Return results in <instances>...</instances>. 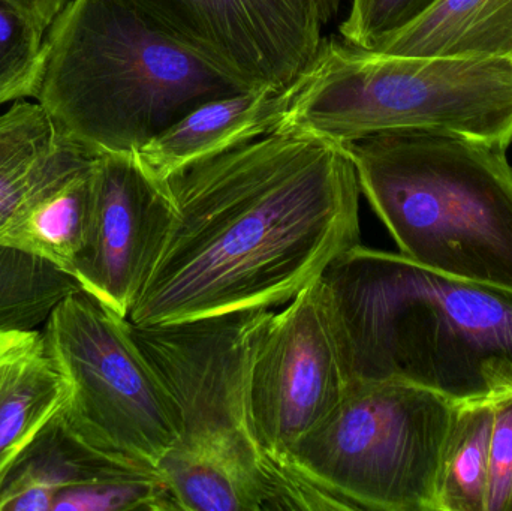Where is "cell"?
<instances>
[{"mask_svg":"<svg viewBox=\"0 0 512 511\" xmlns=\"http://www.w3.org/2000/svg\"><path fill=\"white\" fill-rule=\"evenodd\" d=\"M400 254L453 278L512 290V167L474 138L396 131L346 143Z\"/></svg>","mask_w":512,"mask_h":511,"instance_id":"277c9868","label":"cell"},{"mask_svg":"<svg viewBox=\"0 0 512 511\" xmlns=\"http://www.w3.org/2000/svg\"><path fill=\"white\" fill-rule=\"evenodd\" d=\"M270 309L135 326L138 347L167 387L179 438L159 462L210 468L242 485L261 511L351 510L265 450L249 405V369Z\"/></svg>","mask_w":512,"mask_h":511,"instance_id":"8992f818","label":"cell"},{"mask_svg":"<svg viewBox=\"0 0 512 511\" xmlns=\"http://www.w3.org/2000/svg\"><path fill=\"white\" fill-rule=\"evenodd\" d=\"M47 32L8 0H0V105L33 98Z\"/></svg>","mask_w":512,"mask_h":511,"instance_id":"ffe728a7","label":"cell"},{"mask_svg":"<svg viewBox=\"0 0 512 511\" xmlns=\"http://www.w3.org/2000/svg\"><path fill=\"white\" fill-rule=\"evenodd\" d=\"M179 41L251 87L286 89L315 59L321 0H131Z\"/></svg>","mask_w":512,"mask_h":511,"instance_id":"30bf717a","label":"cell"},{"mask_svg":"<svg viewBox=\"0 0 512 511\" xmlns=\"http://www.w3.org/2000/svg\"><path fill=\"white\" fill-rule=\"evenodd\" d=\"M8 2L17 6L41 29L48 32V29L53 26L54 21L72 0H8Z\"/></svg>","mask_w":512,"mask_h":511,"instance_id":"603a6c76","label":"cell"},{"mask_svg":"<svg viewBox=\"0 0 512 511\" xmlns=\"http://www.w3.org/2000/svg\"><path fill=\"white\" fill-rule=\"evenodd\" d=\"M438 0H351L348 17L340 24L342 39L372 50L382 39L399 32L429 11Z\"/></svg>","mask_w":512,"mask_h":511,"instance_id":"44dd1931","label":"cell"},{"mask_svg":"<svg viewBox=\"0 0 512 511\" xmlns=\"http://www.w3.org/2000/svg\"><path fill=\"white\" fill-rule=\"evenodd\" d=\"M174 219L170 185L153 176L137 153L96 156L92 216L71 275L84 291L128 318Z\"/></svg>","mask_w":512,"mask_h":511,"instance_id":"8fae6325","label":"cell"},{"mask_svg":"<svg viewBox=\"0 0 512 511\" xmlns=\"http://www.w3.org/2000/svg\"><path fill=\"white\" fill-rule=\"evenodd\" d=\"M289 87H251L192 108L138 150L141 164L165 180L206 159L276 132L285 119Z\"/></svg>","mask_w":512,"mask_h":511,"instance_id":"7c38bea8","label":"cell"},{"mask_svg":"<svg viewBox=\"0 0 512 511\" xmlns=\"http://www.w3.org/2000/svg\"><path fill=\"white\" fill-rule=\"evenodd\" d=\"M277 131L336 143L396 131H433L512 144V65L504 60L376 53L322 39L289 86Z\"/></svg>","mask_w":512,"mask_h":511,"instance_id":"5b68a950","label":"cell"},{"mask_svg":"<svg viewBox=\"0 0 512 511\" xmlns=\"http://www.w3.org/2000/svg\"><path fill=\"white\" fill-rule=\"evenodd\" d=\"M81 290L56 264L0 245V333L38 330L66 297Z\"/></svg>","mask_w":512,"mask_h":511,"instance_id":"d6986e66","label":"cell"},{"mask_svg":"<svg viewBox=\"0 0 512 511\" xmlns=\"http://www.w3.org/2000/svg\"><path fill=\"white\" fill-rule=\"evenodd\" d=\"M456 404L397 381H352L301 438L291 464L351 510L438 511L439 468Z\"/></svg>","mask_w":512,"mask_h":511,"instance_id":"52a82bcc","label":"cell"},{"mask_svg":"<svg viewBox=\"0 0 512 511\" xmlns=\"http://www.w3.org/2000/svg\"><path fill=\"white\" fill-rule=\"evenodd\" d=\"M352 380L324 282L304 288L265 323L249 369L256 435L270 455L291 464L301 438L319 425Z\"/></svg>","mask_w":512,"mask_h":511,"instance_id":"9c48e42d","label":"cell"},{"mask_svg":"<svg viewBox=\"0 0 512 511\" xmlns=\"http://www.w3.org/2000/svg\"><path fill=\"white\" fill-rule=\"evenodd\" d=\"M78 150L35 99L12 102L0 114V228Z\"/></svg>","mask_w":512,"mask_h":511,"instance_id":"e0dca14e","label":"cell"},{"mask_svg":"<svg viewBox=\"0 0 512 511\" xmlns=\"http://www.w3.org/2000/svg\"><path fill=\"white\" fill-rule=\"evenodd\" d=\"M372 51L393 56L504 60L512 65V0H438Z\"/></svg>","mask_w":512,"mask_h":511,"instance_id":"9a60e30c","label":"cell"},{"mask_svg":"<svg viewBox=\"0 0 512 511\" xmlns=\"http://www.w3.org/2000/svg\"><path fill=\"white\" fill-rule=\"evenodd\" d=\"M66 398L68 384L48 353L44 333H0V480Z\"/></svg>","mask_w":512,"mask_h":511,"instance_id":"5bb4252c","label":"cell"},{"mask_svg":"<svg viewBox=\"0 0 512 511\" xmlns=\"http://www.w3.org/2000/svg\"><path fill=\"white\" fill-rule=\"evenodd\" d=\"M322 3V11H324L325 21H330L334 15L339 12L340 5H342V0H321Z\"/></svg>","mask_w":512,"mask_h":511,"instance_id":"cb8c5ba5","label":"cell"},{"mask_svg":"<svg viewBox=\"0 0 512 511\" xmlns=\"http://www.w3.org/2000/svg\"><path fill=\"white\" fill-rule=\"evenodd\" d=\"M352 381H397L454 404L512 392V290L357 245L321 276Z\"/></svg>","mask_w":512,"mask_h":511,"instance_id":"7a4b0ae2","label":"cell"},{"mask_svg":"<svg viewBox=\"0 0 512 511\" xmlns=\"http://www.w3.org/2000/svg\"><path fill=\"white\" fill-rule=\"evenodd\" d=\"M495 399L456 404L439 468L438 511H486Z\"/></svg>","mask_w":512,"mask_h":511,"instance_id":"ac0fdd59","label":"cell"},{"mask_svg":"<svg viewBox=\"0 0 512 511\" xmlns=\"http://www.w3.org/2000/svg\"><path fill=\"white\" fill-rule=\"evenodd\" d=\"M176 219L128 320L182 323L291 302L360 245L348 147L276 131L168 179Z\"/></svg>","mask_w":512,"mask_h":511,"instance_id":"6da1fadb","label":"cell"},{"mask_svg":"<svg viewBox=\"0 0 512 511\" xmlns=\"http://www.w3.org/2000/svg\"><path fill=\"white\" fill-rule=\"evenodd\" d=\"M486 511H512V392L495 399Z\"/></svg>","mask_w":512,"mask_h":511,"instance_id":"7402d4cb","label":"cell"},{"mask_svg":"<svg viewBox=\"0 0 512 511\" xmlns=\"http://www.w3.org/2000/svg\"><path fill=\"white\" fill-rule=\"evenodd\" d=\"M95 159L80 150L51 174L0 228V245L44 258L71 275L92 216Z\"/></svg>","mask_w":512,"mask_h":511,"instance_id":"4fadbf2b","label":"cell"},{"mask_svg":"<svg viewBox=\"0 0 512 511\" xmlns=\"http://www.w3.org/2000/svg\"><path fill=\"white\" fill-rule=\"evenodd\" d=\"M137 468L117 464L75 440L57 416L0 480V511H53L63 492Z\"/></svg>","mask_w":512,"mask_h":511,"instance_id":"2e32d148","label":"cell"},{"mask_svg":"<svg viewBox=\"0 0 512 511\" xmlns=\"http://www.w3.org/2000/svg\"><path fill=\"white\" fill-rule=\"evenodd\" d=\"M246 89L131 0H72L48 29L33 99L99 156L137 153L197 105Z\"/></svg>","mask_w":512,"mask_h":511,"instance_id":"3957f363","label":"cell"},{"mask_svg":"<svg viewBox=\"0 0 512 511\" xmlns=\"http://www.w3.org/2000/svg\"><path fill=\"white\" fill-rule=\"evenodd\" d=\"M42 333L68 384L59 411L66 431L117 464L158 471L179 438V420L131 321L81 290L54 309Z\"/></svg>","mask_w":512,"mask_h":511,"instance_id":"ba28073f","label":"cell"}]
</instances>
